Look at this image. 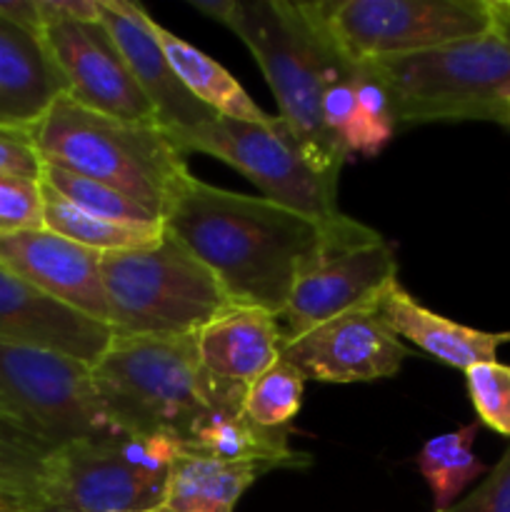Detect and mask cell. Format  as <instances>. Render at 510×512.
Here are the masks:
<instances>
[{
  "instance_id": "1",
  "label": "cell",
  "mask_w": 510,
  "mask_h": 512,
  "mask_svg": "<svg viewBox=\"0 0 510 512\" xmlns=\"http://www.w3.org/2000/svg\"><path fill=\"white\" fill-rule=\"evenodd\" d=\"M163 225L215 275L235 305L268 310L278 318L318 255L375 233L348 215L318 223L268 198L230 193L195 175Z\"/></svg>"
},
{
  "instance_id": "2",
  "label": "cell",
  "mask_w": 510,
  "mask_h": 512,
  "mask_svg": "<svg viewBox=\"0 0 510 512\" xmlns=\"http://www.w3.org/2000/svg\"><path fill=\"white\" fill-rule=\"evenodd\" d=\"M228 25L253 53L275 95L278 118L293 130L318 170L340 175L348 150L323 120V90L343 53L320 23L313 3L230 0Z\"/></svg>"
},
{
  "instance_id": "3",
  "label": "cell",
  "mask_w": 510,
  "mask_h": 512,
  "mask_svg": "<svg viewBox=\"0 0 510 512\" xmlns=\"http://www.w3.org/2000/svg\"><path fill=\"white\" fill-rule=\"evenodd\" d=\"M30 130L43 163L110 185L160 220L193 178L188 155L163 128L93 113L68 95Z\"/></svg>"
},
{
  "instance_id": "4",
  "label": "cell",
  "mask_w": 510,
  "mask_h": 512,
  "mask_svg": "<svg viewBox=\"0 0 510 512\" xmlns=\"http://www.w3.org/2000/svg\"><path fill=\"white\" fill-rule=\"evenodd\" d=\"M485 33L425 53L370 63L390 95L395 125L490 120L503 125L510 98V5L493 0Z\"/></svg>"
},
{
  "instance_id": "5",
  "label": "cell",
  "mask_w": 510,
  "mask_h": 512,
  "mask_svg": "<svg viewBox=\"0 0 510 512\" xmlns=\"http://www.w3.org/2000/svg\"><path fill=\"white\" fill-rule=\"evenodd\" d=\"M108 328L125 338L198 335L233 305L215 275L165 230L153 248L100 255Z\"/></svg>"
},
{
  "instance_id": "6",
  "label": "cell",
  "mask_w": 510,
  "mask_h": 512,
  "mask_svg": "<svg viewBox=\"0 0 510 512\" xmlns=\"http://www.w3.org/2000/svg\"><path fill=\"white\" fill-rule=\"evenodd\" d=\"M93 380L125 433H173L183 440L195 415L210 403L218 378L200 363L195 335H113L95 360Z\"/></svg>"
},
{
  "instance_id": "7",
  "label": "cell",
  "mask_w": 510,
  "mask_h": 512,
  "mask_svg": "<svg viewBox=\"0 0 510 512\" xmlns=\"http://www.w3.org/2000/svg\"><path fill=\"white\" fill-rule=\"evenodd\" d=\"M0 425L35 448L128 435L105 408L93 365L8 343H0Z\"/></svg>"
},
{
  "instance_id": "8",
  "label": "cell",
  "mask_w": 510,
  "mask_h": 512,
  "mask_svg": "<svg viewBox=\"0 0 510 512\" xmlns=\"http://www.w3.org/2000/svg\"><path fill=\"white\" fill-rule=\"evenodd\" d=\"M165 483L135 470L120 453V438L55 448L23 443L0 470L5 493H33L75 512H155Z\"/></svg>"
},
{
  "instance_id": "9",
  "label": "cell",
  "mask_w": 510,
  "mask_h": 512,
  "mask_svg": "<svg viewBox=\"0 0 510 512\" xmlns=\"http://www.w3.org/2000/svg\"><path fill=\"white\" fill-rule=\"evenodd\" d=\"M168 135L185 155L205 153L223 160L263 190V198L283 208L318 223L343 218L338 210V175L315 168L280 118L268 125L215 118L195 128L170 130Z\"/></svg>"
},
{
  "instance_id": "10",
  "label": "cell",
  "mask_w": 510,
  "mask_h": 512,
  "mask_svg": "<svg viewBox=\"0 0 510 512\" xmlns=\"http://www.w3.org/2000/svg\"><path fill=\"white\" fill-rule=\"evenodd\" d=\"M350 65H370L485 33L493 0H338L313 3Z\"/></svg>"
},
{
  "instance_id": "11",
  "label": "cell",
  "mask_w": 510,
  "mask_h": 512,
  "mask_svg": "<svg viewBox=\"0 0 510 512\" xmlns=\"http://www.w3.org/2000/svg\"><path fill=\"white\" fill-rule=\"evenodd\" d=\"M395 283L398 260L380 233L325 250L305 268L280 313L283 335L308 333L350 310L378 308Z\"/></svg>"
},
{
  "instance_id": "12",
  "label": "cell",
  "mask_w": 510,
  "mask_h": 512,
  "mask_svg": "<svg viewBox=\"0 0 510 512\" xmlns=\"http://www.w3.org/2000/svg\"><path fill=\"white\" fill-rule=\"evenodd\" d=\"M43 43L73 103L128 123L158 125L103 20L45 23Z\"/></svg>"
},
{
  "instance_id": "13",
  "label": "cell",
  "mask_w": 510,
  "mask_h": 512,
  "mask_svg": "<svg viewBox=\"0 0 510 512\" xmlns=\"http://www.w3.org/2000/svg\"><path fill=\"white\" fill-rule=\"evenodd\" d=\"M408 345L388 328L378 308L338 315L308 333L285 338L280 358L318 383H375L403 368Z\"/></svg>"
},
{
  "instance_id": "14",
  "label": "cell",
  "mask_w": 510,
  "mask_h": 512,
  "mask_svg": "<svg viewBox=\"0 0 510 512\" xmlns=\"http://www.w3.org/2000/svg\"><path fill=\"white\" fill-rule=\"evenodd\" d=\"M0 265L68 308L108 325L100 253L50 230L0 235Z\"/></svg>"
},
{
  "instance_id": "15",
  "label": "cell",
  "mask_w": 510,
  "mask_h": 512,
  "mask_svg": "<svg viewBox=\"0 0 510 512\" xmlns=\"http://www.w3.org/2000/svg\"><path fill=\"white\" fill-rule=\"evenodd\" d=\"M110 340L108 325L68 308L0 265V343L50 350L95 365Z\"/></svg>"
},
{
  "instance_id": "16",
  "label": "cell",
  "mask_w": 510,
  "mask_h": 512,
  "mask_svg": "<svg viewBox=\"0 0 510 512\" xmlns=\"http://www.w3.org/2000/svg\"><path fill=\"white\" fill-rule=\"evenodd\" d=\"M100 20L123 53L160 128L170 133L220 118L183 88L160 48L155 20L145 13L143 5L130 0H100Z\"/></svg>"
},
{
  "instance_id": "17",
  "label": "cell",
  "mask_w": 510,
  "mask_h": 512,
  "mask_svg": "<svg viewBox=\"0 0 510 512\" xmlns=\"http://www.w3.org/2000/svg\"><path fill=\"white\" fill-rule=\"evenodd\" d=\"M245 385L230 380H215L210 403L193 418L185 430L183 453L225 463H260L270 470L308 468L313 463L308 453L290 448V430H268L245 413Z\"/></svg>"
},
{
  "instance_id": "18",
  "label": "cell",
  "mask_w": 510,
  "mask_h": 512,
  "mask_svg": "<svg viewBox=\"0 0 510 512\" xmlns=\"http://www.w3.org/2000/svg\"><path fill=\"white\" fill-rule=\"evenodd\" d=\"M195 343L210 375L248 385L280 360L283 325L268 310L233 303L195 335Z\"/></svg>"
},
{
  "instance_id": "19",
  "label": "cell",
  "mask_w": 510,
  "mask_h": 512,
  "mask_svg": "<svg viewBox=\"0 0 510 512\" xmlns=\"http://www.w3.org/2000/svg\"><path fill=\"white\" fill-rule=\"evenodd\" d=\"M378 313L398 338L410 340L415 348L428 353L438 363L455 370H468L478 363L498 360L500 345L510 343V333H488V330L468 328L463 323L445 318L423 308L408 290L395 283L383 295Z\"/></svg>"
},
{
  "instance_id": "20",
  "label": "cell",
  "mask_w": 510,
  "mask_h": 512,
  "mask_svg": "<svg viewBox=\"0 0 510 512\" xmlns=\"http://www.w3.org/2000/svg\"><path fill=\"white\" fill-rule=\"evenodd\" d=\"M60 95L65 85L43 35L0 20V125L33 128Z\"/></svg>"
},
{
  "instance_id": "21",
  "label": "cell",
  "mask_w": 510,
  "mask_h": 512,
  "mask_svg": "<svg viewBox=\"0 0 510 512\" xmlns=\"http://www.w3.org/2000/svg\"><path fill=\"white\" fill-rule=\"evenodd\" d=\"M265 473L270 468L260 463H225L180 453L155 512H235L245 490Z\"/></svg>"
},
{
  "instance_id": "22",
  "label": "cell",
  "mask_w": 510,
  "mask_h": 512,
  "mask_svg": "<svg viewBox=\"0 0 510 512\" xmlns=\"http://www.w3.org/2000/svg\"><path fill=\"white\" fill-rule=\"evenodd\" d=\"M155 35H158V43L173 73L178 75L183 88L198 103H203L205 108H210L220 118L258 125L273 123V115H268L260 105H255V100L245 93L243 85L218 60L205 55L203 50L190 45L180 35L160 28L158 23H155Z\"/></svg>"
},
{
  "instance_id": "23",
  "label": "cell",
  "mask_w": 510,
  "mask_h": 512,
  "mask_svg": "<svg viewBox=\"0 0 510 512\" xmlns=\"http://www.w3.org/2000/svg\"><path fill=\"white\" fill-rule=\"evenodd\" d=\"M43 228L55 235L73 240L83 248L95 253H120V250H143L153 248L163 240L165 225H138V223H115V220L98 218L85 210L75 208L73 203L55 193L43 183Z\"/></svg>"
},
{
  "instance_id": "24",
  "label": "cell",
  "mask_w": 510,
  "mask_h": 512,
  "mask_svg": "<svg viewBox=\"0 0 510 512\" xmlns=\"http://www.w3.org/2000/svg\"><path fill=\"white\" fill-rule=\"evenodd\" d=\"M480 423H468L450 433L435 435L415 455V468L420 470L433 495V512L448 510L458 503L460 493L473 480L488 475V465L473 453Z\"/></svg>"
},
{
  "instance_id": "25",
  "label": "cell",
  "mask_w": 510,
  "mask_h": 512,
  "mask_svg": "<svg viewBox=\"0 0 510 512\" xmlns=\"http://www.w3.org/2000/svg\"><path fill=\"white\" fill-rule=\"evenodd\" d=\"M305 375L290 360L280 358L263 375L245 385V413L268 430H290L303 408Z\"/></svg>"
},
{
  "instance_id": "26",
  "label": "cell",
  "mask_w": 510,
  "mask_h": 512,
  "mask_svg": "<svg viewBox=\"0 0 510 512\" xmlns=\"http://www.w3.org/2000/svg\"><path fill=\"white\" fill-rule=\"evenodd\" d=\"M43 180L48 188H53L55 193L63 195L68 203H73L75 208L85 210L90 215H98V218L115 220V223H138V225H155L163 223L158 215L150 213L148 208L138 205L135 200H130L128 195H123L120 190L110 188V185L98 183V180L83 178L78 173H70V170L58 168V165H43Z\"/></svg>"
},
{
  "instance_id": "27",
  "label": "cell",
  "mask_w": 510,
  "mask_h": 512,
  "mask_svg": "<svg viewBox=\"0 0 510 512\" xmlns=\"http://www.w3.org/2000/svg\"><path fill=\"white\" fill-rule=\"evenodd\" d=\"M465 388L478 413V423L510 438V368L498 363H478L465 370Z\"/></svg>"
},
{
  "instance_id": "28",
  "label": "cell",
  "mask_w": 510,
  "mask_h": 512,
  "mask_svg": "<svg viewBox=\"0 0 510 512\" xmlns=\"http://www.w3.org/2000/svg\"><path fill=\"white\" fill-rule=\"evenodd\" d=\"M43 228V180L0 175V235Z\"/></svg>"
},
{
  "instance_id": "29",
  "label": "cell",
  "mask_w": 510,
  "mask_h": 512,
  "mask_svg": "<svg viewBox=\"0 0 510 512\" xmlns=\"http://www.w3.org/2000/svg\"><path fill=\"white\" fill-rule=\"evenodd\" d=\"M43 165L33 130L25 125H0V175L40 180Z\"/></svg>"
},
{
  "instance_id": "30",
  "label": "cell",
  "mask_w": 510,
  "mask_h": 512,
  "mask_svg": "<svg viewBox=\"0 0 510 512\" xmlns=\"http://www.w3.org/2000/svg\"><path fill=\"white\" fill-rule=\"evenodd\" d=\"M355 110H358V98H355L353 75H350V63L343 60L333 70V75H330L323 90V120L340 143H343V135L348 130V125L353 123Z\"/></svg>"
},
{
  "instance_id": "31",
  "label": "cell",
  "mask_w": 510,
  "mask_h": 512,
  "mask_svg": "<svg viewBox=\"0 0 510 512\" xmlns=\"http://www.w3.org/2000/svg\"><path fill=\"white\" fill-rule=\"evenodd\" d=\"M443 512H510V445L483 483Z\"/></svg>"
},
{
  "instance_id": "32",
  "label": "cell",
  "mask_w": 510,
  "mask_h": 512,
  "mask_svg": "<svg viewBox=\"0 0 510 512\" xmlns=\"http://www.w3.org/2000/svg\"><path fill=\"white\" fill-rule=\"evenodd\" d=\"M40 18L55 20H100V0H38Z\"/></svg>"
},
{
  "instance_id": "33",
  "label": "cell",
  "mask_w": 510,
  "mask_h": 512,
  "mask_svg": "<svg viewBox=\"0 0 510 512\" xmlns=\"http://www.w3.org/2000/svg\"><path fill=\"white\" fill-rule=\"evenodd\" d=\"M0 20L25 30V33L43 35L38 0H0Z\"/></svg>"
},
{
  "instance_id": "34",
  "label": "cell",
  "mask_w": 510,
  "mask_h": 512,
  "mask_svg": "<svg viewBox=\"0 0 510 512\" xmlns=\"http://www.w3.org/2000/svg\"><path fill=\"white\" fill-rule=\"evenodd\" d=\"M5 495L13 500L15 512H75V510L63 508V505L48 503V500H43L40 495H33V493H5Z\"/></svg>"
},
{
  "instance_id": "35",
  "label": "cell",
  "mask_w": 510,
  "mask_h": 512,
  "mask_svg": "<svg viewBox=\"0 0 510 512\" xmlns=\"http://www.w3.org/2000/svg\"><path fill=\"white\" fill-rule=\"evenodd\" d=\"M0 512H15V505H13V500H10L8 495L3 493V490H0Z\"/></svg>"
},
{
  "instance_id": "36",
  "label": "cell",
  "mask_w": 510,
  "mask_h": 512,
  "mask_svg": "<svg viewBox=\"0 0 510 512\" xmlns=\"http://www.w3.org/2000/svg\"><path fill=\"white\" fill-rule=\"evenodd\" d=\"M503 125L505 128H510V98L505 100V113H503Z\"/></svg>"
},
{
  "instance_id": "37",
  "label": "cell",
  "mask_w": 510,
  "mask_h": 512,
  "mask_svg": "<svg viewBox=\"0 0 510 512\" xmlns=\"http://www.w3.org/2000/svg\"><path fill=\"white\" fill-rule=\"evenodd\" d=\"M508 5H510V0H508Z\"/></svg>"
}]
</instances>
